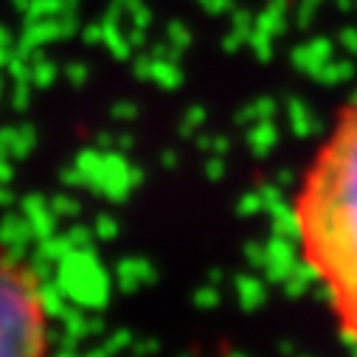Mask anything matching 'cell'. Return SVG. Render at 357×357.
I'll list each match as a JSON object with an SVG mask.
<instances>
[{
	"mask_svg": "<svg viewBox=\"0 0 357 357\" xmlns=\"http://www.w3.org/2000/svg\"><path fill=\"white\" fill-rule=\"evenodd\" d=\"M296 248L337 332L357 346V102L340 110L290 206Z\"/></svg>",
	"mask_w": 357,
	"mask_h": 357,
	"instance_id": "6da1fadb",
	"label": "cell"
},
{
	"mask_svg": "<svg viewBox=\"0 0 357 357\" xmlns=\"http://www.w3.org/2000/svg\"><path fill=\"white\" fill-rule=\"evenodd\" d=\"M48 335V307L37 279L0 250V354H40Z\"/></svg>",
	"mask_w": 357,
	"mask_h": 357,
	"instance_id": "7a4b0ae2",
	"label": "cell"
}]
</instances>
